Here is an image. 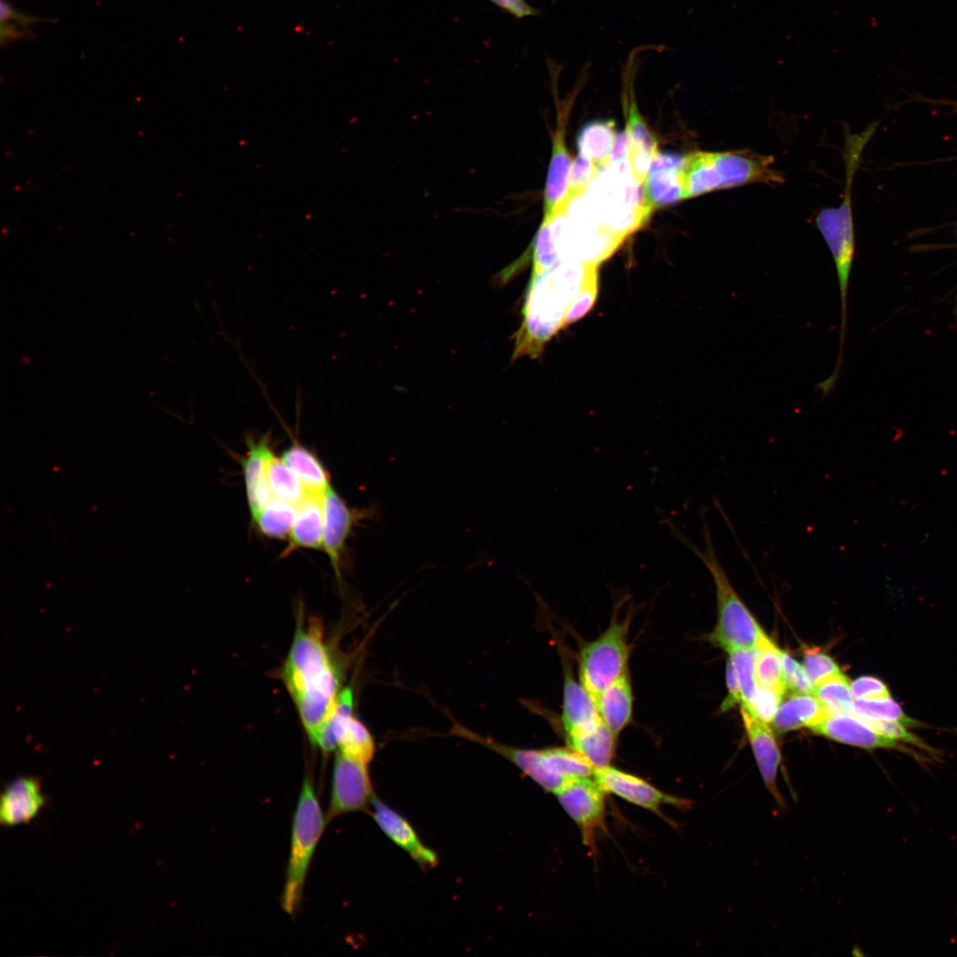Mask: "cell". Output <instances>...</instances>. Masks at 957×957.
<instances>
[{
    "label": "cell",
    "instance_id": "6da1fadb",
    "mask_svg": "<svg viewBox=\"0 0 957 957\" xmlns=\"http://www.w3.org/2000/svg\"><path fill=\"white\" fill-rule=\"evenodd\" d=\"M281 675L313 744L340 691L339 673L319 619L309 618L305 621L299 615Z\"/></svg>",
    "mask_w": 957,
    "mask_h": 957
},
{
    "label": "cell",
    "instance_id": "7a4b0ae2",
    "mask_svg": "<svg viewBox=\"0 0 957 957\" xmlns=\"http://www.w3.org/2000/svg\"><path fill=\"white\" fill-rule=\"evenodd\" d=\"M597 267L562 258L552 268L532 274L512 361L540 355L545 344L564 326V316L583 288L598 278Z\"/></svg>",
    "mask_w": 957,
    "mask_h": 957
},
{
    "label": "cell",
    "instance_id": "3957f363",
    "mask_svg": "<svg viewBox=\"0 0 957 957\" xmlns=\"http://www.w3.org/2000/svg\"><path fill=\"white\" fill-rule=\"evenodd\" d=\"M671 534L689 549L710 572L716 593L717 620L709 641L727 652L733 650H757L767 636L734 588L715 552L708 524L703 522L704 547L694 543L674 522L662 521Z\"/></svg>",
    "mask_w": 957,
    "mask_h": 957
},
{
    "label": "cell",
    "instance_id": "277c9868",
    "mask_svg": "<svg viewBox=\"0 0 957 957\" xmlns=\"http://www.w3.org/2000/svg\"><path fill=\"white\" fill-rule=\"evenodd\" d=\"M875 128L871 126L860 134L846 135L844 152L845 186L843 200L837 207L824 208L815 217V224L832 253L837 272L841 298L840 351L844 350L845 338L847 288L855 243L852 210V180L861 152Z\"/></svg>",
    "mask_w": 957,
    "mask_h": 957
},
{
    "label": "cell",
    "instance_id": "5b68a950",
    "mask_svg": "<svg viewBox=\"0 0 957 957\" xmlns=\"http://www.w3.org/2000/svg\"><path fill=\"white\" fill-rule=\"evenodd\" d=\"M587 191L585 201L591 212L622 240L643 225L653 211L632 170L617 171L607 165Z\"/></svg>",
    "mask_w": 957,
    "mask_h": 957
},
{
    "label": "cell",
    "instance_id": "8992f818",
    "mask_svg": "<svg viewBox=\"0 0 957 957\" xmlns=\"http://www.w3.org/2000/svg\"><path fill=\"white\" fill-rule=\"evenodd\" d=\"M327 822L310 778L305 777L293 813L291 848L281 906L295 914L302 900L305 881L315 847Z\"/></svg>",
    "mask_w": 957,
    "mask_h": 957
},
{
    "label": "cell",
    "instance_id": "52a82bcc",
    "mask_svg": "<svg viewBox=\"0 0 957 957\" xmlns=\"http://www.w3.org/2000/svg\"><path fill=\"white\" fill-rule=\"evenodd\" d=\"M556 229L561 259L598 265L623 242L598 221L581 196L567 203L564 215L556 219Z\"/></svg>",
    "mask_w": 957,
    "mask_h": 957
},
{
    "label": "cell",
    "instance_id": "ba28073f",
    "mask_svg": "<svg viewBox=\"0 0 957 957\" xmlns=\"http://www.w3.org/2000/svg\"><path fill=\"white\" fill-rule=\"evenodd\" d=\"M628 619L614 617L607 629L580 652V681L595 703L611 682L628 671Z\"/></svg>",
    "mask_w": 957,
    "mask_h": 957
},
{
    "label": "cell",
    "instance_id": "9c48e42d",
    "mask_svg": "<svg viewBox=\"0 0 957 957\" xmlns=\"http://www.w3.org/2000/svg\"><path fill=\"white\" fill-rule=\"evenodd\" d=\"M354 693L341 689L333 708L320 727L314 741L324 753L338 751L370 764L375 754V742L366 726L353 716Z\"/></svg>",
    "mask_w": 957,
    "mask_h": 957
},
{
    "label": "cell",
    "instance_id": "30bf717a",
    "mask_svg": "<svg viewBox=\"0 0 957 957\" xmlns=\"http://www.w3.org/2000/svg\"><path fill=\"white\" fill-rule=\"evenodd\" d=\"M374 797L369 764L338 751L333 766L327 822L348 813H370Z\"/></svg>",
    "mask_w": 957,
    "mask_h": 957
},
{
    "label": "cell",
    "instance_id": "8fae6325",
    "mask_svg": "<svg viewBox=\"0 0 957 957\" xmlns=\"http://www.w3.org/2000/svg\"><path fill=\"white\" fill-rule=\"evenodd\" d=\"M605 794L593 776L567 780L555 793L560 805L579 827L583 843L593 848L604 824Z\"/></svg>",
    "mask_w": 957,
    "mask_h": 957
},
{
    "label": "cell",
    "instance_id": "7c38bea8",
    "mask_svg": "<svg viewBox=\"0 0 957 957\" xmlns=\"http://www.w3.org/2000/svg\"><path fill=\"white\" fill-rule=\"evenodd\" d=\"M736 165L726 152L696 151L684 157L682 180L685 198L734 188Z\"/></svg>",
    "mask_w": 957,
    "mask_h": 957
},
{
    "label": "cell",
    "instance_id": "4fadbf2b",
    "mask_svg": "<svg viewBox=\"0 0 957 957\" xmlns=\"http://www.w3.org/2000/svg\"><path fill=\"white\" fill-rule=\"evenodd\" d=\"M374 510L350 508L331 485L323 494V549L337 577H340L342 557L354 528L361 520L372 517Z\"/></svg>",
    "mask_w": 957,
    "mask_h": 957
},
{
    "label": "cell",
    "instance_id": "5bb4252c",
    "mask_svg": "<svg viewBox=\"0 0 957 957\" xmlns=\"http://www.w3.org/2000/svg\"><path fill=\"white\" fill-rule=\"evenodd\" d=\"M593 777L606 793L618 796L657 814H661L660 808L665 805L681 809H688L691 805L689 800L666 794L645 780L611 765L595 768Z\"/></svg>",
    "mask_w": 957,
    "mask_h": 957
},
{
    "label": "cell",
    "instance_id": "9a60e30c",
    "mask_svg": "<svg viewBox=\"0 0 957 957\" xmlns=\"http://www.w3.org/2000/svg\"><path fill=\"white\" fill-rule=\"evenodd\" d=\"M640 50H634L626 63L625 77L628 84L629 106L626 130L628 136L629 160L633 175L638 182L643 183L651 162L658 152L657 142L647 126L637 108L633 89V73L635 57Z\"/></svg>",
    "mask_w": 957,
    "mask_h": 957
},
{
    "label": "cell",
    "instance_id": "2e32d148",
    "mask_svg": "<svg viewBox=\"0 0 957 957\" xmlns=\"http://www.w3.org/2000/svg\"><path fill=\"white\" fill-rule=\"evenodd\" d=\"M741 715L764 784L781 809L786 803L777 786V774L782 761L778 743L767 723L758 719L741 705Z\"/></svg>",
    "mask_w": 957,
    "mask_h": 957
},
{
    "label": "cell",
    "instance_id": "e0dca14e",
    "mask_svg": "<svg viewBox=\"0 0 957 957\" xmlns=\"http://www.w3.org/2000/svg\"><path fill=\"white\" fill-rule=\"evenodd\" d=\"M819 735L831 740L863 749H893L916 756L899 741L883 735L869 727L860 717L852 713L830 715L811 727Z\"/></svg>",
    "mask_w": 957,
    "mask_h": 957
},
{
    "label": "cell",
    "instance_id": "ac0fdd59",
    "mask_svg": "<svg viewBox=\"0 0 957 957\" xmlns=\"http://www.w3.org/2000/svg\"><path fill=\"white\" fill-rule=\"evenodd\" d=\"M370 813L383 833L420 868L430 869L437 866L439 859L436 852L421 841L412 825L376 796L372 799Z\"/></svg>",
    "mask_w": 957,
    "mask_h": 957
},
{
    "label": "cell",
    "instance_id": "d6986e66",
    "mask_svg": "<svg viewBox=\"0 0 957 957\" xmlns=\"http://www.w3.org/2000/svg\"><path fill=\"white\" fill-rule=\"evenodd\" d=\"M570 106L567 102L564 106L558 107L557 124L553 135L552 155L544 191L543 218L552 217L567 205L566 196L572 166L564 137Z\"/></svg>",
    "mask_w": 957,
    "mask_h": 957
},
{
    "label": "cell",
    "instance_id": "ffe728a7",
    "mask_svg": "<svg viewBox=\"0 0 957 957\" xmlns=\"http://www.w3.org/2000/svg\"><path fill=\"white\" fill-rule=\"evenodd\" d=\"M683 163V156L670 152L657 153L642 183L647 202L652 209L685 199Z\"/></svg>",
    "mask_w": 957,
    "mask_h": 957
},
{
    "label": "cell",
    "instance_id": "44dd1931",
    "mask_svg": "<svg viewBox=\"0 0 957 957\" xmlns=\"http://www.w3.org/2000/svg\"><path fill=\"white\" fill-rule=\"evenodd\" d=\"M247 452L242 462L247 503L252 518L272 498L267 462L272 452L268 433L259 439L247 438Z\"/></svg>",
    "mask_w": 957,
    "mask_h": 957
},
{
    "label": "cell",
    "instance_id": "7402d4cb",
    "mask_svg": "<svg viewBox=\"0 0 957 957\" xmlns=\"http://www.w3.org/2000/svg\"><path fill=\"white\" fill-rule=\"evenodd\" d=\"M40 782L30 776L11 782L1 798L0 821L7 827L27 823L44 805Z\"/></svg>",
    "mask_w": 957,
    "mask_h": 957
},
{
    "label": "cell",
    "instance_id": "603a6c76",
    "mask_svg": "<svg viewBox=\"0 0 957 957\" xmlns=\"http://www.w3.org/2000/svg\"><path fill=\"white\" fill-rule=\"evenodd\" d=\"M602 719L596 704L580 681L564 665L562 723L565 735L588 728Z\"/></svg>",
    "mask_w": 957,
    "mask_h": 957
},
{
    "label": "cell",
    "instance_id": "cb8c5ba5",
    "mask_svg": "<svg viewBox=\"0 0 957 957\" xmlns=\"http://www.w3.org/2000/svg\"><path fill=\"white\" fill-rule=\"evenodd\" d=\"M323 495L307 493L297 505L285 553L297 549H323Z\"/></svg>",
    "mask_w": 957,
    "mask_h": 957
},
{
    "label": "cell",
    "instance_id": "d4e9b609",
    "mask_svg": "<svg viewBox=\"0 0 957 957\" xmlns=\"http://www.w3.org/2000/svg\"><path fill=\"white\" fill-rule=\"evenodd\" d=\"M830 716L820 700L813 694L792 692L782 700L772 720L778 733L810 728Z\"/></svg>",
    "mask_w": 957,
    "mask_h": 957
},
{
    "label": "cell",
    "instance_id": "484cf974",
    "mask_svg": "<svg viewBox=\"0 0 957 957\" xmlns=\"http://www.w3.org/2000/svg\"><path fill=\"white\" fill-rule=\"evenodd\" d=\"M595 704L603 722L618 736L632 719L633 692L628 671L600 694Z\"/></svg>",
    "mask_w": 957,
    "mask_h": 957
},
{
    "label": "cell",
    "instance_id": "4316f807",
    "mask_svg": "<svg viewBox=\"0 0 957 957\" xmlns=\"http://www.w3.org/2000/svg\"><path fill=\"white\" fill-rule=\"evenodd\" d=\"M565 736L568 747L578 752L595 768L611 765L615 755L617 736L603 720Z\"/></svg>",
    "mask_w": 957,
    "mask_h": 957
},
{
    "label": "cell",
    "instance_id": "83f0119b",
    "mask_svg": "<svg viewBox=\"0 0 957 957\" xmlns=\"http://www.w3.org/2000/svg\"><path fill=\"white\" fill-rule=\"evenodd\" d=\"M283 462L296 474L307 493L323 495L331 486L330 477L318 457L294 442L282 455Z\"/></svg>",
    "mask_w": 957,
    "mask_h": 957
},
{
    "label": "cell",
    "instance_id": "f1b7e54d",
    "mask_svg": "<svg viewBox=\"0 0 957 957\" xmlns=\"http://www.w3.org/2000/svg\"><path fill=\"white\" fill-rule=\"evenodd\" d=\"M616 136L614 121L589 122L579 134L577 139L579 153L591 160L599 169H602L609 164Z\"/></svg>",
    "mask_w": 957,
    "mask_h": 957
},
{
    "label": "cell",
    "instance_id": "f546056e",
    "mask_svg": "<svg viewBox=\"0 0 957 957\" xmlns=\"http://www.w3.org/2000/svg\"><path fill=\"white\" fill-rule=\"evenodd\" d=\"M296 511V505L272 497L253 520L263 535L272 539H283L290 534Z\"/></svg>",
    "mask_w": 957,
    "mask_h": 957
},
{
    "label": "cell",
    "instance_id": "4dcf8cb0",
    "mask_svg": "<svg viewBox=\"0 0 957 957\" xmlns=\"http://www.w3.org/2000/svg\"><path fill=\"white\" fill-rule=\"evenodd\" d=\"M267 474L272 497L296 506L305 498L307 492L299 478L273 451L268 457Z\"/></svg>",
    "mask_w": 957,
    "mask_h": 957
},
{
    "label": "cell",
    "instance_id": "1f68e13d",
    "mask_svg": "<svg viewBox=\"0 0 957 957\" xmlns=\"http://www.w3.org/2000/svg\"><path fill=\"white\" fill-rule=\"evenodd\" d=\"M755 675L759 687L786 692L782 650L768 636L757 649Z\"/></svg>",
    "mask_w": 957,
    "mask_h": 957
},
{
    "label": "cell",
    "instance_id": "d6a6232c",
    "mask_svg": "<svg viewBox=\"0 0 957 957\" xmlns=\"http://www.w3.org/2000/svg\"><path fill=\"white\" fill-rule=\"evenodd\" d=\"M814 695L829 715L851 713L854 700L850 683L843 673L829 677L814 685Z\"/></svg>",
    "mask_w": 957,
    "mask_h": 957
},
{
    "label": "cell",
    "instance_id": "836d02e7",
    "mask_svg": "<svg viewBox=\"0 0 957 957\" xmlns=\"http://www.w3.org/2000/svg\"><path fill=\"white\" fill-rule=\"evenodd\" d=\"M561 260L557 244L554 215L543 218L533 244V272L547 270Z\"/></svg>",
    "mask_w": 957,
    "mask_h": 957
},
{
    "label": "cell",
    "instance_id": "e575fe53",
    "mask_svg": "<svg viewBox=\"0 0 957 957\" xmlns=\"http://www.w3.org/2000/svg\"><path fill=\"white\" fill-rule=\"evenodd\" d=\"M851 713L863 718L898 721L906 727L922 726L920 722L906 716L899 704L891 697L854 699Z\"/></svg>",
    "mask_w": 957,
    "mask_h": 957
},
{
    "label": "cell",
    "instance_id": "d590c367",
    "mask_svg": "<svg viewBox=\"0 0 957 957\" xmlns=\"http://www.w3.org/2000/svg\"><path fill=\"white\" fill-rule=\"evenodd\" d=\"M727 653L739 683L741 704L744 707H749L758 690L755 675L757 650H733Z\"/></svg>",
    "mask_w": 957,
    "mask_h": 957
},
{
    "label": "cell",
    "instance_id": "8d00e7d4",
    "mask_svg": "<svg viewBox=\"0 0 957 957\" xmlns=\"http://www.w3.org/2000/svg\"><path fill=\"white\" fill-rule=\"evenodd\" d=\"M599 171L600 169L591 160L579 153L571 167L566 201L581 196Z\"/></svg>",
    "mask_w": 957,
    "mask_h": 957
},
{
    "label": "cell",
    "instance_id": "74e56055",
    "mask_svg": "<svg viewBox=\"0 0 957 957\" xmlns=\"http://www.w3.org/2000/svg\"><path fill=\"white\" fill-rule=\"evenodd\" d=\"M803 666L813 687L823 680L842 673L830 656L817 649L805 650Z\"/></svg>",
    "mask_w": 957,
    "mask_h": 957
},
{
    "label": "cell",
    "instance_id": "f35d334b",
    "mask_svg": "<svg viewBox=\"0 0 957 957\" xmlns=\"http://www.w3.org/2000/svg\"><path fill=\"white\" fill-rule=\"evenodd\" d=\"M860 718L869 727H871L873 730L876 731L877 733H880V734H882L883 735H886L888 737L895 739V740H897L899 742L902 741L904 743H907L918 746L919 748L926 751L927 752L935 753V751L930 746H928L925 743H923V741L920 737H918L917 735H915L912 732H909L906 729L907 727L906 726H904L903 724H901V723H899L898 721L868 719V718H863V717H860Z\"/></svg>",
    "mask_w": 957,
    "mask_h": 957
},
{
    "label": "cell",
    "instance_id": "ab89813d",
    "mask_svg": "<svg viewBox=\"0 0 957 957\" xmlns=\"http://www.w3.org/2000/svg\"><path fill=\"white\" fill-rule=\"evenodd\" d=\"M785 693V691L758 686L753 701L749 707L745 708L762 721L771 723Z\"/></svg>",
    "mask_w": 957,
    "mask_h": 957
},
{
    "label": "cell",
    "instance_id": "60d3db41",
    "mask_svg": "<svg viewBox=\"0 0 957 957\" xmlns=\"http://www.w3.org/2000/svg\"><path fill=\"white\" fill-rule=\"evenodd\" d=\"M782 662L786 688L792 692L813 694V684L803 665L782 650Z\"/></svg>",
    "mask_w": 957,
    "mask_h": 957
},
{
    "label": "cell",
    "instance_id": "b9f144b4",
    "mask_svg": "<svg viewBox=\"0 0 957 957\" xmlns=\"http://www.w3.org/2000/svg\"><path fill=\"white\" fill-rule=\"evenodd\" d=\"M851 693L854 699L891 698L887 685L874 676H860L850 683Z\"/></svg>",
    "mask_w": 957,
    "mask_h": 957
},
{
    "label": "cell",
    "instance_id": "7bdbcfd3",
    "mask_svg": "<svg viewBox=\"0 0 957 957\" xmlns=\"http://www.w3.org/2000/svg\"><path fill=\"white\" fill-rule=\"evenodd\" d=\"M597 292L598 278L588 283L575 299L564 316V326L578 321L592 308Z\"/></svg>",
    "mask_w": 957,
    "mask_h": 957
},
{
    "label": "cell",
    "instance_id": "ee69618b",
    "mask_svg": "<svg viewBox=\"0 0 957 957\" xmlns=\"http://www.w3.org/2000/svg\"><path fill=\"white\" fill-rule=\"evenodd\" d=\"M726 684L727 695L720 705V712H724L734 707L737 703H742L741 690L735 673L732 662L728 658L726 665Z\"/></svg>",
    "mask_w": 957,
    "mask_h": 957
},
{
    "label": "cell",
    "instance_id": "f6af8a7d",
    "mask_svg": "<svg viewBox=\"0 0 957 957\" xmlns=\"http://www.w3.org/2000/svg\"><path fill=\"white\" fill-rule=\"evenodd\" d=\"M494 5L516 19H524L540 15V11L525 0H488Z\"/></svg>",
    "mask_w": 957,
    "mask_h": 957
},
{
    "label": "cell",
    "instance_id": "bcb514c9",
    "mask_svg": "<svg viewBox=\"0 0 957 957\" xmlns=\"http://www.w3.org/2000/svg\"><path fill=\"white\" fill-rule=\"evenodd\" d=\"M0 7H1V13H0L1 22H6V21H9V20H14V21L18 22L19 24H20V25H22L24 27L33 25V24H36L38 22H53V23L57 22L56 19H43V18H41V17L28 15V14H26V13H22L20 12H18L17 10H15L12 6V4L7 0H1L0 1Z\"/></svg>",
    "mask_w": 957,
    "mask_h": 957
},
{
    "label": "cell",
    "instance_id": "7dc6e473",
    "mask_svg": "<svg viewBox=\"0 0 957 957\" xmlns=\"http://www.w3.org/2000/svg\"><path fill=\"white\" fill-rule=\"evenodd\" d=\"M27 35H29V31L19 30L13 23L9 21L1 22L0 42L2 45L12 41L23 39Z\"/></svg>",
    "mask_w": 957,
    "mask_h": 957
},
{
    "label": "cell",
    "instance_id": "c3c4849f",
    "mask_svg": "<svg viewBox=\"0 0 957 957\" xmlns=\"http://www.w3.org/2000/svg\"><path fill=\"white\" fill-rule=\"evenodd\" d=\"M956 308H957V305H956Z\"/></svg>",
    "mask_w": 957,
    "mask_h": 957
}]
</instances>
